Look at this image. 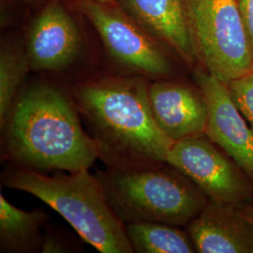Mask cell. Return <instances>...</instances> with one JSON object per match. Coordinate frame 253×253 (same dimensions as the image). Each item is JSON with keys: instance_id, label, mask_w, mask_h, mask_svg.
Wrapping results in <instances>:
<instances>
[{"instance_id": "1", "label": "cell", "mask_w": 253, "mask_h": 253, "mask_svg": "<svg viewBox=\"0 0 253 253\" xmlns=\"http://www.w3.org/2000/svg\"><path fill=\"white\" fill-rule=\"evenodd\" d=\"M73 100L61 88L37 84L18 94L1 126L4 157L36 171L89 169L99 159Z\"/></svg>"}, {"instance_id": "2", "label": "cell", "mask_w": 253, "mask_h": 253, "mask_svg": "<svg viewBox=\"0 0 253 253\" xmlns=\"http://www.w3.org/2000/svg\"><path fill=\"white\" fill-rule=\"evenodd\" d=\"M72 95L107 167L166 163L173 143L154 119L145 80L101 79L78 85Z\"/></svg>"}, {"instance_id": "3", "label": "cell", "mask_w": 253, "mask_h": 253, "mask_svg": "<svg viewBox=\"0 0 253 253\" xmlns=\"http://www.w3.org/2000/svg\"><path fill=\"white\" fill-rule=\"evenodd\" d=\"M1 184L42 200L85 243L100 253H134L125 224L109 205L100 182L88 169L49 176L10 164L2 172Z\"/></svg>"}, {"instance_id": "4", "label": "cell", "mask_w": 253, "mask_h": 253, "mask_svg": "<svg viewBox=\"0 0 253 253\" xmlns=\"http://www.w3.org/2000/svg\"><path fill=\"white\" fill-rule=\"evenodd\" d=\"M114 168L95 174L109 205L124 223L188 225L208 205V196L168 164Z\"/></svg>"}, {"instance_id": "5", "label": "cell", "mask_w": 253, "mask_h": 253, "mask_svg": "<svg viewBox=\"0 0 253 253\" xmlns=\"http://www.w3.org/2000/svg\"><path fill=\"white\" fill-rule=\"evenodd\" d=\"M199 63L228 84L253 71V54L235 0H188Z\"/></svg>"}, {"instance_id": "6", "label": "cell", "mask_w": 253, "mask_h": 253, "mask_svg": "<svg viewBox=\"0 0 253 253\" xmlns=\"http://www.w3.org/2000/svg\"><path fill=\"white\" fill-rule=\"evenodd\" d=\"M166 163L187 176L209 200L241 208L253 196V181L206 133L170 147Z\"/></svg>"}, {"instance_id": "7", "label": "cell", "mask_w": 253, "mask_h": 253, "mask_svg": "<svg viewBox=\"0 0 253 253\" xmlns=\"http://www.w3.org/2000/svg\"><path fill=\"white\" fill-rule=\"evenodd\" d=\"M80 8L118 63L150 78H165L172 73V64L163 49L120 11L94 1H83Z\"/></svg>"}, {"instance_id": "8", "label": "cell", "mask_w": 253, "mask_h": 253, "mask_svg": "<svg viewBox=\"0 0 253 253\" xmlns=\"http://www.w3.org/2000/svg\"><path fill=\"white\" fill-rule=\"evenodd\" d=\"M195 81L208 105L206 134L237 163L253 181V130L236 107L226 84L205 69H197Z\"/></svg>"}, {"instance_id": "9", "label": "cell", "mask_w": 253, "mask_h": 253, "mask_svg": "<svg viewBox=\"0 0 253 253\" xmlns=\"http://www.w3.org/2000/svg\"><path fill=\"white\" fill-rule=\"evenodd\" d=\"M148 97L157 125L172 143L206 133L208 105L199 87L161 80L148 84Z\"/></svg>"}, {"instance_id": "10", "label": "cell", "mask_w": 253, "mask_h": 253, "mask_svg": "<svg viewBox=\"0 0 253 253\" xmlns=\"http://www.w3.org/2000/svg\"><path fill=\"white\" fill-rule=\"evenodd\" d=\"M80 32L69 13L53 3L35 20L27 41L30 69L59 72L70 67L81 51Z\"/></svg>"}, {"instance_id": "11", "label": "cell", "mask_w": 253, "mask_h": 253, "mask_svg": "<svg viewBox=\"0 0 253 253\" xmlns=\"http://www.w3.org/2000/svg\"><path fill=\"white\" fill-rule=\"evenodd\" d=\"M187 231L197 253H253V223L233 205L209 200Z\"/></svg>"}, {"instance_id": "12", "label": "cell", "mask_w": 253, "mask_h": 253, "mask_svg": "<svg viewBox=\"0 0 253 253\" xmlns=\"http://www.w3.org/2000/svg\"><path fill=\"white\" fill-rule=\"evenodd\" d=\"M123 7L147 32L172 48L182 60L198 63L190 33L188 0H120Z\"/></svg>"}, {"instance_id": "13", "label": "cell", "mask_w": 253, "mask_h": 253, "mask_svg": "<svg viewBox=\"0 0 253 253\" xmlns=\"http://www.w3.org/2000/svg\"><path fill=\"white\" fill-rule=\"evenodd\" d=\"M50 216L42 209L23 210L10 204L0 193V252L34 253L41 252L45 226Z\"/></svg>"}, {"instance_id": "14", "label": "cell", "mask_w": 253, "mask_h": 253, "mask_svg": "<svg viewBox=\"0 0 253 253\" xmlns=\"http://www.w3.org/2000/svg\"><path fill=\"white\" fill-rule=\"evenodd\" d=\"M125 227L134 253H197L188 231H183L180 226L161 222H131Z\"/></svg>"}, {"instance_id": "15", "label": "cell", "mask_w": 253, "mask_h": 253, "mask_svg": "<svg viewBox=\"0 0 253 253\" xmlns=\"http://www.w3.org/2000/svg\"><path fill=\"white\" fill-rule=\"evenodd\" d=\"M29 70L31 69L27 50L2 44L0 50V126L8 117Z\"/></svg>"}, {"instance_id": "16", "label": "cell", "mask_w": 253, "mask_h": 253, "mask_svg": "<svg viewBox=\"0 0 253 253\" xmlns=\"http://www.w3.org/2000/svg\"><path fill=\"white\" fill-rule=\"evenodd\" d=\"M236 107L253 130V71L227 84Z\"/></svg>"}, {"instance_id": "17", "label": "cell", "mask_w": 253, "mask_h": 253, "mask_svg": "<svg viewBox=\"0 0 253 253\" xmlns=\"http://www.w3.org/2000/svg\"><path fill=\"white\" fill-rule=\"evenodd\" d=\"M73 240L66 235H61L56 228L46 229L41 253H62L74 252Z\"/></svg>"}, {"instance_id": "18", "label": "cell", "mask_w": 253, "mask_h": 253, "mask_svg": "<svg viewBox=\"0 0 253 253\" xmlns=\"http://www.w3.org/2000/svg\"><path fill=\"white\" fill-rule=\"evenodd\" d=\"M253 54V0H235Z\"/></svg>"}, {"instance_id": "19", "label": "cell", "mask_w": 253, "mask_h": 253, "mask_svg": "<svg viewBox=\"0 0 253 253\" xmlns=\"http://www.w3.org/2000/svg\"><path fill=\"white\" fill-rule=\"evenodd\" d=\"M240 210L243 213L245 217L253 223V207H244L243 206L240 208Z\"/></svg>"}, {"instance_id": "20", "label": "cell", "mask_w": 253, "mask_h": 253, "mask_svg": "<svg viewBox=\"0 0 253 253\" xmlns=\"http://www.w3.org/2000/svg\"><path fill=\"white\" fill-rule=\"evenodd\" d=\"M81 2L83 1H94V2H99V3H104V4H108L109 2H112L113 0H80Z\"/></svg>"}]
</instances>
